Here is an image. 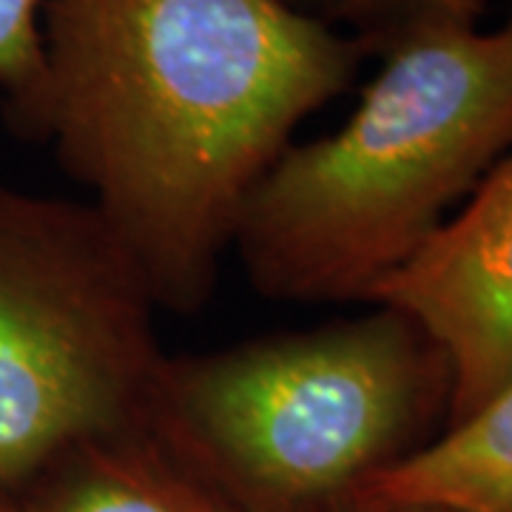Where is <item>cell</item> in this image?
<instances>
[{"mask_svg": "<svg viewBox=\"0 0 512 512\" xmlns=\"http://www.w3.org/2000/svg\"><path fill=\"white\" fill-rule=\"evenodd\" d=\"M40 37L18 123L180 313L211 299L256 183L367 55L282 0H43Z\"/></svg>", "mask_w": 512, "mask_h": 512, "instance_id": "obj_1", "label": "cell"}, {"mask_svg": "<svg viewBox=\"0 0 512 512\" xmlns=\"http://www.w3.org/2000/svg\"><path fill=\"white\" fill-rule=\"evenodd\" d=\"M379 52L348 123L285 148L239 214L231 248L268 299H370L512 146V26L433 23Z\"/></svg>", "mask_w": 512, "mask_h": 512, "instance_id": "obj_2", "label": "cell"}, {"mask_svg": "<svg viewBox=\"0 0 512 512\" xmlns=\"http://www.w3.org/2000/svg\"><path fill=\"white\" fill-rule=\"evenodd\" d=\"M450 370L407 316L165 359L151 430L239 512H348L404 447Z\"/></svg>", "mask_w": 512, "mask_h": 512, "instance_id": "obj_3", "label": "cell"}, {"mask_svg": "<svg viewBox=\"0 0 512 512\" xmlns=\"http://www.w3.org/2000/svg\"><path fill=\"white\" fill-rule=\"evenodd\" d=\"M160 311L92 202L0 185V493L151 424Z\"/></svg>", "mask_w": 512, "mask_h": 512, "instance_id": "obj_4", "label": "cell"}, {"mask_svg": "<svg viewBox=\"0 0 512 512\" xmlns=\"http://www.w3.org/2000/svg\"><path fill=\"white\" fill-rule=\"evenodd\" d=\"M370 302L407 316L439 348L453 424L512 382V154Z\"/></svg>", "mask_w": 512, "mask_h": 512, "instance_id": "obj_5", "label": "cell"}, {"mask_svg": "<svg viewBox=\"0 0 512 512\" xmlns=\"http://www.w3.org/2000/svg\"><path fill=\"white\" fill-rule=\"evenodd\" d=\"M12 498L20 512H239L151 427L77 444Z\"/></svg>", "mask_w": 512, "mask_h": 512, "instance_id": "obj_6", "label": "cell"}, {"mask_svg": "<svg viewBox=\"0 0 512 512\" xmlns=\"http://www.w3.org/2000/svg\"><path fill=\"white\" fill-rule=\"evenodd\" d=\"M367 507L512 512V382L439 441L367 478L350 510Z\"/></svg>", "mask_w": 512, "mask_h": 512, "instance_id": "obj_7", "label": "cell"}, {"mask_svg": "<svg viewBox=\"0 0 512 512\" xmlns=\"http://www.w3.org/2000/svg\"><path fill=\"white\" fill-rule=\"evenodd\" d=\"M291 9L339 29V23L353 26L370 49H379L384 40L433 23H464L476 26V18L490 0H282Z\"/></svg>", "mask_w": 512, "mask_h": 512, "instance_id": "obj_8", "label": "cell"}, {"mask_svg": "<svg viewBox=\"0 0 512 512\" xmlns=\"http://www.w3.org/2000/svg\"><path fill=\"white\" fill-rule=\"evenodd\" d=\"M40 15L43 0H0V92L15 120L32 103L43 74Z\"/></svg>", "mask_w": 512, "mask_h": 512, "instance_id": "obj_9", "label": "cell"}, {"mask_svg": "<svg viewBox=\"0 0 512 512\" xmlns=\"http://www.w3.org/2000/svg\"><path fill=\"white\" fill-rule=\"evenodd\" d=\"M348 512H444V510H430V507H367V510H348Z\"/></svg>", "mask_w": 512, "mask_h": 512, "instance_id": "obj_10", "label": "cell"}, {"mask_svg": "<svg viewBox=\"0 0 512 512\" xmlns=\"http://www.w3.org/2000/svg\"><path fill=\"white\" fill-rule=\"evenodd\" d=\"M0 512H20L18 504H15V498H12V495L0 493Z\"/></svg>", "mask_w": 512, "mask_h": 512, "instance_id": "obj_11", "label": "cell"}, {"mask_svg": "<svg viewBox=\"0 0 512 512\" xmlns=\"http://www.w3.org/2000/svg\"><path fill=\"white\" fill-rule=\"evenodd\" d=\"M510 26H512V20H510Z\"/></svg>", "mask_w": 512, "mask_h": 512, "instance_id": "obj_12", "label": "cell"}]
</instances>
